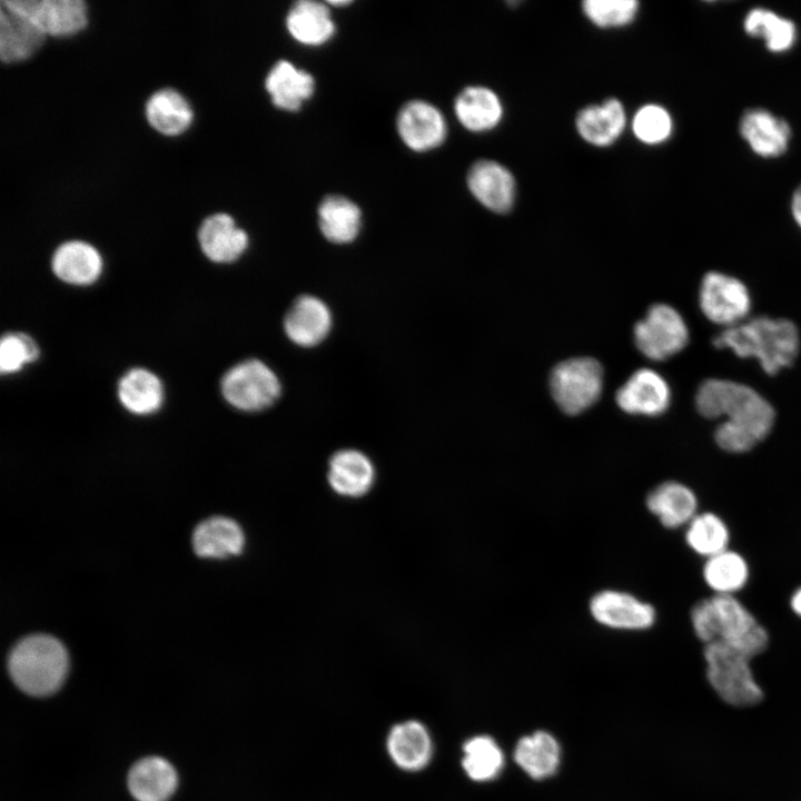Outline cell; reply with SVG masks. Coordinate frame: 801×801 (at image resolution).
<instances>
[{
	"label": "cell",
	"mask_w": 801,
	"mask_h": 801,
	"mask_svg": "<svg viewBox=\"0 0 801 801\" xmlns=\"http://www.w3.org/2000/svg\"><path fill=\"white\" fill-rule=\"evenodd\" d=\"M694 635L704 645L721 642L753 659L770 643L767 627L739 596L710 595L691 609Z\"/></svg>",
	"instance_id": "obj_1"
},
{
	"label": "cell",
	"mask_w": 801,
	"mask_h": 801,
	"mask_svg": "<svg viewBox=\"0 0 801 801\" xmlns=\"http://www.w3.org/2000/svg\"><path fill=\"white\" fill-rule=\"evenodd\" d=\"M713 346L729 349L740 358H754L769 375H775L795 360L800 334L792 320L758 316L724 328L714 336Z\"/></svg>",
	"instance_id": "obj_2"
},
{
	"label": "cell",
	"mask_w": 801,
	"mask_h": 801,
	"mask_svg": "<svg viewBox=\"0 0 801 801\" xmlns=\"http://www.w3.org/2000/svg\"><path fill=\"white\" fill-rule=\"evenodd\" d=\"M695 407L708 419L724 417V423L748 435L756 445L767 438L775 421L774 408L761 394L730 379L703 380L695 394Z\"/></svg>",
	"instance_id": "obj_3"
},
{
	"label": "cell",
	"mask_w": 801,
	"mask_h": 801,
	"mask_svg": "<svg viewBox=\"0 0 801 801\" xmlns=\"http://www.w3.org/2000/svg\"><path fill=\"white\" fill-rule=\"evenodd\" d=\"M9 673L24 693L43 696L56 692L62 684L69 657L59 640L47 634L22 639L9 655Z\"/></svg>",
	"instance_id": "obj_4"
},
{
	"label": "cell",
	"mask_w": 801,
	"mask_h": 801,
	"mask_svg": "<svg viewBox=\"0 0 801 801\" xmlns=\"http://www.w3.org/2000/svg\"><path fill=\"white\" fill-rule=\"evenodd\" d=\"M703 657L706 680L722 701L746 708L763 699V690L751 666L752 659L721 642L704 645Z\"/></svg>",
	"instance_id": "obj_5"
},
{
	"label": "cell",
	"mask_w": 801,
	"mask_h": 801,
	"mask_svg": "<svg viewBox=\"0 0 801 801\" xmlns=\"http://www.w3.org/2000/svg\"><path fill=\"white\" fill-rule=\"evenodd\" d=\"M550 387L555 403L564 413L580 414L592 406L602 393V366L591 357L561 362L551 373Z\"/></svg>",
	"instance_id": "obj_6"
},
{
	"label": "cell",
	"mask_w": 801,
	"mask_h": 801,
	"mask_svg": "<svg viewBox=\"0 0 801 801\" xmlns=\"http://www.w3.org/2000/svg\"><path fill=\"white\" fill-rule=\"evenodd\" d=\"M220 385L226 402L243 412H259L271 406L281 392L276 373L255 358L230 367Z\"/></svg>",
	"instance_id": "obj_7"
},
{
	"label": "cell",
	"mask_w": 801,
	"mask_h": 801,
	"mask_svg": "<svg viewBox=\"0 0 801 801\" xmlns=\"http://www.w3.org/2000/svg\"><path fill=\"white\" fill-rule=\"evenodd\" d=\"M639 350L650 359L664 360L680 353L689 342V328L681 314L670 305L651 306L633 330Z\"/></svg>",
	"instance_id": "obj_8"
},
{
	"label": "cell",
	"mask_w": 801,
	"mask_h": 801,
	"mask_svg": "<svg viewBox=\"0 0 801 801\" xmlns=\"http://www.w3.org/2000/svg\"><path fill=\"white\" fill-rule=\"evenodd\" d=\"M751 304L749 289L739 278L715 270L703 276L699 305L710 322L724 328L735 326L745 320Z\"/></svg>",
	"instance_id": "obj_9"
},
{
	"label": "cell",
	"mask_w": 801,
	"mask_h": 801,
	"mask_svg": "<svg viewBox=\"0 0 801 801\" xmlns=\"http://www.w3.org/2000/svg\"><path fill=\"white\" fill-rule=\"evenodd\" d=\"M1 3L26 17L46 36H71L88 22V8L82 0H2Z\"/></svg>",
	"instance_id": "obj_10"
},
{
	"label": "cell",
	"mask_w": 801,
	"mask_h": 801,
	"mask_svg": "<svg viewBox=\"0 0 801 801\" xmlns=\"http://www.w3.org/2000/svg\"><path fill=\"white\" fill-rule=\"evenodd\" d=\"M738 128L749 149L762 159L782 157L789 150L793 136L788 120L761 107L745 109Z\"/></svg>",
	"instance_id": "obj_11"
},
{
	"label": "cell",
	"mask_w": 801,
	"mask_h": 801,
	"mask_svg": "<svg viewBox=\"0 0 801 801\" xmlns=\"http://www.w3.org/2000/svg\"><path fill=\"white\" fill-rule=\"evenodd\" d=\"M592 616L600 624L617 630H647L656 621L655 609L625 592L605 590L590 602Z\"/></svg>",
	"instance_id": "obj_12"
},
{
	"label": "cell",
	"mask_w": 801,
	"mask_h": 801,
	"mask_svg": "<svg viewBox=\"0 0 801 801\" xmlns=\"http://www.w3.org/2000/svg\"><path fill=\"white\" fill-rule=\"evenodd\" d=\"M615 399L619 407L629 414L657 416L668 409L671 390L659 373L642 368L617 389Z\"/></svg>",
	"instance_id": "obj_13"
},
{
	"label": "cell",
	"mask_w": 801,
	"mask_h": 801,
	"mask_svg": "<svg viewBox=\"0 0 801 801\" xmlns=\"http://www.w3.org/2000/svg\"><path fill=\"white\" fill-rule=\"evenodd\" d=\"M397 130L407 147L425 151L439 146L446 136V123L433 105L413 100L405 103L397 116Z\"/></svg>",
	"instance_id": "obj_14"
},
{
	"label": "cell",
	"mask_w": 801,
	"mask_h": 801,
	"mask_svg": "<svg viewBox=\"0 0 801 801\" xmlns=\"http://www.w3.org/2000/svg\"><path fill=\"white\" fill-rule=\"evenodd\" d=\"M467 186L472 195L494 212H506L514 204V177L494 160L476 161L468 171Z\"/></svg>",
	"instance_id": "obj_15"
},
{
	"label": "cell",
	"mask_w": 801,
	"mask_h": 801,
	"mask_svg": "<svg viewBox=\"0 0 801 801\" xmlns=\"http://www.w3.org/2000/svg\"><path fill=\"white\" fill-rule=\"evenodd\" d=\"M198 243L204 255L217 264L237 260L248 246V235L234 218L217 212L204 219L198 228Z\"/></svg>",
	"instance_id": "obj_16"
},
{
	"label": "cell",
	"mask_w": 801,
	"mask_h": 801,
	"mask_svg": "<svg viewBox=\"0 0 801 801\" xmlns=\"http://www.w3.org/2000/svg\"><path fill=\"white\" fill-rule=\"evenodd\" d=\"M646 507L664 527L675 530L684 528L700 512V502L689 485L665 481L650 491Z\"/></svg>",
	"instance_id": "obj_17"
},
{
	"label": "cell",
	"mask_w": 801,
	"mask_h": 801,
	"mask_svg": "<svg viewBox=\"0 0 801 801\" xmlns=\"http://www.w3.org/2000/svg\"><path fill=\"white\" fill-rule=\"evenodd\" d=\"M332 313L322 299L303 295L288 309L284 319V329L294 344L312 347L326 338L332 328Z\"/></svg>",
	"instance_id": "obj_18"
},
{
	"label": "cell",
	"mask_w": 801,
	"mask_h": 801,
	"mask_svg": "<svg viewBox=\"0 0 801 801\" xmlns=\"http://www.w3.org/2000/svg\"><path fill=\"white\" fill-rule=\"evenodd\" d=\"M51 267L53 274L63 283L87 286L100 277L102 259L99 251L89 243L68 240L56 248Z\"/></svg>",
	"instance_id": "obj_19"
},
{
	"label": "cell",
	"mask_w": 801,
	"mask_h": 801,
	"mask_svg": "<svg viewBox=\"0 0 801 801\" xmlns=\"http://www.w3.org/2000/svg\"><path fill=\"white\" fill-rule=\"evenodd\" d=\"M703 561L702 578L711 595L738 596L748 586L751 567L739 551L730 547Z\"/></svg>",
	"instance_id": "obj_20"
},
{
	"label": "cell",
	"mask_w": 801,
	"mask_h": 801,
	"mask_svg": "<svg viewBox=\"0 0 801 801\" xmlns=\"http://www.w3.org/2000/svg\"><path fill=\"white\" fill-rule=\"evenodd\" d=\"M626 115L623 105L615 98L583 108L576 116L578 135L589 144L606 147L617 140L624 130Z\"/></svg>",
	"instance_id": "obj_21"
},
{
	"label": "cell",
	"mask_w": 801,
	"mask_h": 801,
	"mask_svg": "<svg viewBox=\"0 0 801 801\" xmlns=\"http://www.w3.org/2000/svg\"><path fill=\"white\" fill-rule=\"evenodd\" d=\"M742 28L746 36L761 40L765 49L774 55L791 51L798 38L792 19L765 7L751 8L743 18Z\"/></svg>",
	"instance_id": "obj_22"
},
{
	"label": "cell",
	"mask_w": 801,
	"mask_h": 801,
	"mask_svg": "<svg viewBox=\"0 0 801 801\" xmlns=\"http://www.w3.org/2000/svg\"><path fill=\"white\" fill-rule=\"evenodd\" d=\"M0 4V59L4 63L23 61L42 46L46 34L26 17Z\"/></svg>",
	"instance_id": "obj_23"
},
{
	"label": "cell",
	"mask_w": 801,
	"mask_h": 801,
	"mask_svg": "<svg viewBox=\"0 0 801 801\" xmlns=\"http://www.w3.org/2000/svg\"><path fill=\"white\" fill-rule=\"evenodd\" d=\"M375 477L370 459L359 451L342 449L329 461L328 482L342 496L359 497L373 486Z\"/></svg>",
	"instance_id": "obj_24"
},
{
	"label": "cell",
	"mask_w": 801,
	"mask_h": 801,
	"mask_svg": "<svg viewBox=\"0 0 801 801\" xmlns=\"http://www.w3.org/2000/svg\"><path fill=\"white\" fill-rule=\"evenodd\" d=\"M176 787L175 769L159 756L141 759L128 774L129 791L138 801H167Z\"/></svg>",
	"instance_id": "obj_25"
},
{
	"label": "cell",
	"mask_w": 801,
	"mask_h": 801,
	"mask_svg": "<svg viewBox=\"0 0 801 801\" xmlns=\"http://www.w3.org/2000/svg\"><path fill=\"white\" fill-rule=\"evenodd\" d=\"M244 545L241 527L225 516H212L202 521L192 534L194 551L201 557L225 558L238 555Z\"/></svg>",
	"instance_id": "obj_26"
},
{
	"label": "cell",
	"mask_w": 801,
	"mask_h": 801,
	"mask_svg": "<svg viewBox=\"0 0 801 801\" xmlns=\"http://www.w3.org/2000/svg\"><path fill=\"white\" fill-rule=\"evenodd\" d=\"M387 750L397 767L417 771L424 768L432 756V741L422 723L406 721L390 730Z\"/></svg>",
	"instance_id": "obj_27"
},
{
	"label": "cell",
	"mask_w": 801,
	"mask_h": 801,
	"mask_svg": "<svg viewBox=\"0 0 801 801\" xmlns=\"http://www.w3.org/2000/svg\"><path fill=\"white\" fill-rule=\"evenodd\" d=\"M454 110L462 126L474 132L493 129L503 117L498 96L482 86H471L462 90L455 99Z\"/></svg>",
	"instance_id": "obj_28"
},
{
	"label": "cell",
	"mask_w": 801,
	"mask_h": 801,
	"mask_svg": "<svg viewBox=\"0 0 801 801\" xmlns=\"http://www.w3.org/2000/svg\"><path fill=\"white\" fill-rule=\"evenodd\" d=\"M266 90L276 107L296 111L303 101L313 95L314 79L289 61L280 60L275 63L266 78Z\"/></svg>",
	"instance_id": "obj_29"
},
{
	"label": "cell",
	"mask_w": 801,
	"mask_h": 801,
	"mask_svg": "<svg viewBox=\"0 0 801 801\" xmlns=\"http://www.w3.org/2000/svg\"><path fill=\"white\" fill-rule=\"evenodd\" d=\"M145 116L148 123L159 134L177 136L191 123L192 110L180 92L172 88H164L148 98Z\"/></svg>",
	"instance_id": "obj_30"
},
{
	"label": "cell",
	"mask_w": 801,
	"mask_h": 801,
	"mask_svg": "<svg viewBox=\"0 0 801 801\" xmlns=\"http://www.w3.org/2000/svg\"><path fill=\"white\" fill-rule=\"evenodd\" d=\"M118 398L135 415H150L164 402L162 383L157 375L145 368H132L118 383Z\"/></svg>",
	"instance_id": "obj_31"
},
{
	"label": "cell",
	"mask_w": 801,
	"mask_h": 801,
	"mask_svg": "<svg viewBox=\"0 0 801 801\" xmlns=\"http://www.w3.org/2000/svg\"><path fill=\"white\" fill-rule=\"evenodd\" d=\"M286 26L294 39L309 46L326 42L335 26L328 8L318 1H297L287 14Z\"/></svg>",
	"instance_id": "obj_32"
},
{
	"label": "cell",
	"mask_w": 801,
	"mask_h": 801,
	"mask_svg": "<svg viewBox=\"0 0 801 801\" xmlns=\"http://www.w3.org/2000/svg\"><path fill=\"white\" fill-rule=\"evenodd\" d=\"M731 536L726 521L712 511H700L684 527L685 544L703 560L730 548Z\"/></svg>",
	"instance_id": "obj_33"
},
{
	"label": "cell",
	"mask_w": 801,
	"mask_h": 801,
	"mask_svg": "<svg viewBox=\"0 0 801 801\" xmlns=\"http://www.w3.org/2000/svg\"><path fill=\"white\" fill-rule=\"evenodd\" d=\"M318 222L324 237L336 244L353 241L360 229L362 212L346 197L330 195L318 207Z\"/></svg>",
	"instance_id": "obj_34"
},
{
	"label": "cell",
	"mask_w": 801,
	"mask_h": 801,
	"mask_svg": "<svg viewBox=\"0 0 801 801\" xmlns=\"http://www.w3.org/2000/svg\"><path fill=\"white\" fill-rule=\"evenodd\" d=\"M514 756L528 775L542 779L558 767L560 746L551 734L538 731L518 741Z\"/></svg>",
	"instance_id": "obj_35"
},
{
	"label": "cell",
	"mask_w": 801,
	"mask_h": 801,
	"mask_svg": "<svg viewBox=\"0 0 801 801\" xmlns=\"http://www.w3.org/2000/svg\"><path fill=\"white\" fill-rule=\"evenodd\" d=\"M503 767V754L490 736H475L464 744L463 768L475 781L496 777Z\"/></svg>",
	"instance_id": "obj_36"
},
{
	"label": "cell",
	"mask_w": 801,
	"mask_h": 801,
	"mask_svg": "<svg viewBox=\"0 0 801 801\" xmlns=\"http://www.w3.org/2000/svg\"><path fill=\"white\" fill-rule=\"evenodd\" d=\"M634 136L643 144L660 145L673 132V119L666 108L657 103L642 106L632 121Z\"/></svg>",
	"instance_id": "obj_37"
},
{
	"label": "cell",
	"mask_w": 801,
	"mask_h": 801,
	"mask_svg": "<svg viewBox=\"0 0 801 801\" xmlns=\"http://www.w3.org/2000/svg\"><path fill=\"white\" fill-rule=\"evenodd\" d=\"M640 3L635 0H585L586 18L602 28L622 27L635 18Z\"/></svg>",
	"instance_id": "obj_38"
},
{
	"label": "cell",
	"mask_w": 801,
	"mask_h": 801,
	"mask_svg": "<svg viewBox=\"0 0 801 801\" xmlns=\"http://www.w3.org/2000/svg\"><path fill=\"white\" fill-rule=\"evenodd\" d=\"M39 357V348L32 337L24 333H9L0 343V370L13 374Z\"/></svg>",
	"instance_id": "obj_39"
},
{
	"label": "cell",
	"mask_w": 801,
	"mask_h": 801,
	"mask_svg": "<svg viewBox=\"0 0 801 801\" xmlns=\"http://www.w3.org/2000/svg\"><path fill=\"white\" fill-rule=\"evenodd\" d=\"M790 210L794 222L801 229V184L797 186L791 195Z\"/></svg>",
	"instance_id": "obj_40"
},
{
	"label": "cell",
	"mask_w": 801,
	"mask_h": 801,
	"mask_svg": "<svg viewBox=\"0 0 801 801\" xmlns=\"http://www.w3.org/2000/svg\"><path fill=\"white\" fill-rule=\"evenodd\" d=\"M791 612L801 621V584L797 586L789 597Z\"/></svg>",
	"instance_id": "obj_41"
},
{
	"label": "cell",
	"mask_w": 801,
	"mask_h": 801,
	"mask_svg": "<svg viewBox=\"0 0 801 801\" xmlns=\"http://www.w3.org/2000/svg\"><path fill=\"white\" fill-rule=\"evenodd\" d=\"M349 1H330V4L333 6H346Z\"/></svg>",
	"instance_id": "obj_42"
}]
</instances>
